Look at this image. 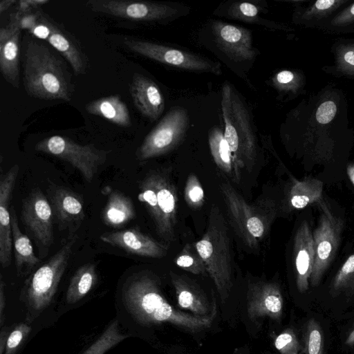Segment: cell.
<instances>
[{
    "label": "cell",
    "instance_id": "cell-26",
    "mask_svg": "<svg viewBox=\"0 0 354 354\" xmlns=\"http://www.w3.org/2000/svg\"><path fill=\"white\" fill-rule=\"evenodd\" d=\"M88 113L104 118L122 127L131 124L129 109L122 100L115 95L102 97L86 105Z\"/></svg>",
    "mask_w": 354,
    "mask_h": 354
},
{
    "label": "cell",
    "instance_id": "cell-30",
    "mask_svg": "<svg viewBox=\"0 0 354 354\" xmlns=\"http://www.w3.org/2000/svg\"><path fill=\"white\" fill-rule=\"evenodd\" d=\"M301 354H324V339L322 328L314 318L304 324L301 337Z\"/></svg>",
    "mask_w": 354,
    "mask_h": 354
},
{
    "label": "cell",
    "instance_id": "cell-19",
    "mask_svg": "<svg viewBox=\"0 0 354 354\" xmlns=\"http://www.w3.org/2000/svg\"><path fill=\"white\" fill-rule=\"evenodd\" d=\"M22 15L17 12L10 15V23L0 29V69L4 79L15 88L19 86V21Z\"/></svg>",
    "mask_w": 354,
    "mask_h": 354
},
{
    "label": "cell",
    "instance_id": "cell-45",
    "mask_svg": "<svg viewBox=\"0 0 354 354\" xmlns=\"http://www.w3.org/2000/svg\"><path fill=\"white\" fill-rule=\"evenodd\" d=\"M8 334L7 328L2 329L0 335V354H3Z\"/></svg>",
    "mask_w": 354,
    "mask_h": 354
},
{
    "label": "cell",
    "instance_id": "cell-38",
    "mask_svg": "<svg viewBox=\"0 0 354 354\" xmlns=\"http://www.w3.org/2000/svg\"><path fill=\"white\" fill-rule=\"evenodd\" d=\"M337 106L333 101H326L321 104L316 112V119L321 124H327L335 115Z\"/></svg>",
    "mask_w": 354,
    "mask_h": 354
},
{
    "label": "cell",
    "instance_id": "cell-34",
    "mask_svg": "<svg viewBox=\"0 0 354 354\" xmlns=\"http://www.w3.org/2000/svg\"><path fill=\"white\" fill-rule=\"evenodd\" d=\"M274 345L281 354H301V341L292 328H288L277 335Z\"/></svg>",
    "mask_w": 354,
    "mask_h": 354
},
{
    "label": "cell",
    "instance_id": "cell-1",
    "mask_svg": "<svg viewBox=\"0 0 354 354\" xmlns=\"http://www.w3.org/2000/svg\"><path fill=\"white\" fill-rule=\"evenodd\" d=\"M123 299L129 312L142 324L168 323L194 332L210 326L216 312L198 317L176 309L165 299L155 278L144 272L128 279L124 285Z\"/></svg>",
    "mask_w": 354,
    "mask_h": 354
},
{
    "label": "cell",
    "instance_id": "cell-40",
    "mask_svg": "<svg viewBox=\"0 0 354 354\" xmlns=\"http://www.w3.org/2000/svg\"><path fill=\"white\" fill-rule=\"evenodd\" d=\"M294 79V75L291 71H282L275 76L276 82L279 84H288Z\"/></svg>",
    "mask_w": 354,
    "mask_h": 354
},
{
    "label": "cell",
    "instance_id": "cell-17",
    "mask_svg": "<svg viewBox=\"0 0 354 354\" xmlns=\"http://www.w3.org/2000/svg\"><path fill=\"white\" fill-rule=\"evenodd\" d=\"M247 308L248 316L253 321L267 317L279 322L283 310V298L279 286L266 281L250 283Z\"/></svg>",
    "mask_w": 354,
    "mask_h": 354
},
{
    "label": "cell",
    "instance_id": "cell-47",
    "mask_svg": "<svg viewBox=\"0 0 354 354\" xmlns=\"http://www.w3.org/2000/svg\"><path fill=\"white\" fill-rule=\"evenodd\" d=\"M32 8H38L49 2L48 0H28Z\"/></svg>",
    "mask_w": 354,
    "mask_h": 354
},
{
    "label": "cell",
    "instance_id": "cell-46",
    "mask_svg": "<svg viewBox=\"0 0 354 354\" xmlns=\"http://www.w3.org/2000/svg\"><path fill=\"white\" fill-rule=\"evenodd\" d=\"M16 2L15 0H3L0 3V13L3 12L6 10L10 6Z\"/></svg>",
    "mask_w": 354,
    "mask_h": 354
},
{
    "label": "cell",
    "instance_id": "cell-10",
    "mask_svg": "<svg viewBox=\"0 0 354 354\" xmlns=\"http://www.w3.org/2000/svg\"><path fill=\"white\" fill-rule=\"evenodd\" d=\"M188 124L186 109H171L145 137L136 151L137 158L146 160L170 151L185 136Z\"/></svg>",
    "mask_w": 354,
    "mask_h": 354
},
{
    "label": "cell",
    "instance_id": "cell-42",
    "mask_svg": "<svg viewBox=\"0 0 354 354\" xmlns=\"http://www.w3.org/2000/svg\"><path fill=\"white\" fill-rule=\"evenodd\" d=\"M17 12L21 15H24L28 14V12L30 11L32 7L28 3V0H21L19 2Z\"/></svg>",
    "mask_w": 354,
    "mask_h": 354
},
{
    "label": "cell",
    "instance_id": "cell-23",
    "mask_svg": "<svg viewBox=\"0 0 354 354\" xmlns=\"http://www.w3.org/2000/svg\"><path fill=\"white\" fill-rule=\"evenodd\" d=\"M178 306L198 317H207L216 312L215 300L209 304L201 288L185 276L170 272Z\"/></svg>",
    "mask_w": 354,
    "mask_h": 354
},
{
    "label": "cell",
    "instance_id": "cell-12",
    "mask_svg": "<svg viewBox=\"0 0 354 354\" xmlns=\"http://www.w3.org/2000/svg\"><path fill=\"white\" fill-rule=\"evenodd\" d=\"M86 5L94 12L136 21L162 20L179 12L174 6L149 1L89 0Z\"/></svg>",
    "mask_w": 354,
    "mask_h": 354
},
{
    "label": "cell",
    "instance_id": "cell-9",
    "mask_svg": "<svg viewBox=\"0 0 354 354\" xmlns=\"http://www.w3.org/2000/svg\"><path fill=\"white\" fill-rule=\"evenodd\" d=\"M320 214L313 236L315 261L310 279V285L317 286L337 251L344 227L342 218L335 216L324 201L318 202Z\"/></svg>",
    "mask_w": 354,
    "mask_h": 354
},
{
    "label": "cell",
    "instance_id": "cell-6",
    "mask_svg": "<svg viewBox=\"0 0 354 354\" xmlns=\"http://www.w3.org/2000/svg\"><path fill=\"white\" fill-rule=\"evenodd\" d=\"M138 200L149 212L158 236L166 242L175 240L178 198L175 186L162 173L151 171L139 185Z\"/></svg>",
    "mask_w": 354,
    "mask_h": 354
},
{
    "label": "cell",
    "instance_id": "cell-48",
    "mask_svg": "<svg viewBox=\"0 0 354 354\" xmlns=\"http://www.w3.org/2000/svg\"><path fill=\"white\" fill-rule=\"evenodd\" d=\"M344 58L347 63L354 66V50L348 51Z\"/></svg>",
    "mask_w": 354,
    "mask_h": 354
},
{
    "label": "cell",
    "instance_id": "cell-36",
    "mask_svg": "<svg viewBox=\"0 0 354 354\" xmlns=\"http://www.w3.org/2000/svg\"><path fill=\"white\" fill-rule=\"evenodd\" d=\"M30 330V326L24 323L15 326L8 334L3 354H15Z\"/></svg>",
    "mask_w": 354,
    "mask_h": 354
},
{
    "label": "cell",
    "instance_id": "cell-15",
    "mask_svg": "<svg viewBox=\"0 0 354 354\" xmlns=\"http://www.w3.org/2000/svg\"><path fill=\"white\" fill-rule=\"evenodd\" d=\"M29 32L46 41L69 62L76 75L85 73L86 61L83 53L66 33L64 32L45 14L38 12V19Z\"/></svg>",
    "mask_w": 354,
    "mask_h": 354
},
{
    "label": "cell",
    "instance_id": "cell-2",
    "mask_svg": "<svg viewBox=\"0 0 354 354\" xmlns=\"http://www.w3.org/2000/svg\"><path fill=\"white\" fill-rule=\"evenodd\" d=\"M26 93L44 100L70 101L73 93L71 77L60 57L44 44L29 39L24 56Z\"/></svg>",
    "mask_w": 354,
    "mask_h": 354
},
{
    "label": "cell",
    "instance_id": "cell-50",
    "mask_svg": "<svg viewBox=\"0 0 354 354\" xmlns=\"http://www.w3.org/2000/svg\"><path fill=\"white\" fill-rule=\"evenodd\" d=\"M351 13L354 15V4L352 6L351 8Z\"/></svg>",
    "mask_w": 354,
    "mask_h": 354
},
{
    "label": "cell",
    "instance_id": "cell-3",
    "mask_svg": "<svg viewBox=\"0 0 354 354\" xmlns=\"http://www.w3.org/2000/svg\"><path fill=\"white\" fill-rule=\"evenodd\" d=\"M220 189L234 231L246 246L257 248L276 217V203L263 198L250 203L228 182H222Z\"/></svg>",
    "mask_w": 354,
    "mask_h": 354
},
{
    "label": "cell",
    "instance_id": "cell-11",
    "mask_svg": "<svg viewBox=\"0 0 354 354\" xmlns=\"http://www.w3.org/2000/svg\"><path fill=\"white\" fill-rule=\"evenodd\" d=\"M124 45L131 51L160 63L185 70L221 75L219 63L180 49L126 37Z\"/></svg>",
    "mask_w": 354,
    "mask_h": 354
},
{
    "label": "cell",
    "instance_id": "cell-5",
    "mask_svg": "<svg viewBox=\"0 0 354 354\" xmlns=\"http://www.w3.org/2000/svg\"><path fill=\"white\" fill-rule=\"evenodd\" d=\"M194 245L225 302L232 287V256L227 227L216 205L211 207L205 233Z\"/></svg>",
    "mask_w": 354,
    "mask_h": 354
},
{
    "label": "cell",
    "instance_id": "cell-14",
    "mask_svg": "<svg viewBox=\"0 0 354 354\" xmlns=\"http://www.w3.org/2000/svg\"><path fill=\"white\" fill-rule=\"evenodd\" d=\"M47 194L59 229L67 230L70 236L75 235L85 217L82 196L69 188L51 182Z\"/></svg>",
    "mask_w": 354,
    "mask_h": 354
},
{
    "label": "cell",
    "instance_id": "cell-28",
    "mask_svg": "<svg viewBox=\"0 0 354 354\" xmlns=\"http://www.w3.org/2000/svg\"><path fill=\"white\" fill-rule=\"evenodd\" d=\"M323 182L313 178L295 180L289 192V202L295 209H302L322 200Z\"/></svg>",
    "mask_w": 354,
    "mask_h": 354
},
{
    "label": "cell",
    "instance_id": "cell-33",
    "mask_svg": "<svg viewBox=\"0 0 354 354\" xmlns=\"http://www.w3.org/2000/svg\"><path fill=\"white\" fill-rule=\"evenodd\" d=\"M175 263L180 268L194 274L207 273L205 263L193 244L187 243L183 247Z\"/></svg>",
    "mask_w": 354,
    "mask_h": 354
},
{
    "label": "cell",
    "instance_id": "cell-27",
    "mask_svg": "<svg viewBox=\"0 0 354 354\" xmlns=\"http://www.w3.org/2000/svg\"><path fill=\"white\" fill-rule=\"evenodd\" d=\"M209 145L213 159L217 167L236 183L240 180L229 146L221 128H212L209 133Z\"/></svg>",
    "mask_w": 354,
    "mask_h": 354
},
{
    "label": "cell",
    "instance_id": "cell-16",
    "mask_svg": "<svg viewBox=\"0 0 354 354\" xmlns=\"http://www.w3.org/2000/svg\"><path fill=\"white\" fill-rule=\"evenodd\" d=\"M211 28L217 46L231 59L244 62L256 57L257 50L248 29L216 20L211 22Z\"/></svg>",
    "mask_w": 354,
    "mask_h": 354
},
{
    "label": "cell",
    "instance_id": "cell-39",
    "mask_svg": "<svg viewBox=\"0 0 354 354\" xmlns=\"http://www.w3.org/2000/svg\"><path fill=\"white\" fill-rule=\"evenodd\" d=\"M37 19L38 12L35 14H26L23 15L19 21V25L21 30L26 29L29 31L35 26Z\"/></svg>",
    "mask_w": 354,
    "mask_h": 354
},
{
    "label": "cell",
    "instance_id": "cell-20",
    "mask_svg": "<svg viewBox=\"0 0 354 354\" xmlns=\"http://www.w3.org/2000/svg\"><path fill=\"white\" fill-rule=\"evenodd\" d=\"M19 165H14L0 178V263L8 267L12 259V237L9 203L19 172Z\"/></svg>",
    "mask_w": 354,
    "mask_h": 354
},
{
    "label": "cell",
    "instance_id": "cell-35",
    "mask_svg": "<svg viewBox=\"0 0 354 354\" xmlns=\"http://www.w3.org/2000/svg\"><path fill=\"white\" fill-rule=\"evenodd\" d=\"M184 197L187 204L192 209H199L204 204V190L198 177L194 174H190L187 178Z\"/></svg>",
    "mask_w": 354,
    "mask_h": 354
},
{
    "label": "cell",
    "instance_id": "cell-24",
    "mask_svg": "<svg viewBox=\"0 0 354 354\" xmlns=\"http://www.w3.org/2000/svg\"><path fill=\"white\" fill-rule=\"evenodd\" d=\"M10 210L15 266L17 273L24 275L38 265L40 263V259L35 254L29 238L23 234L19 228L14 206L12 205Z\"/></svg>",
    "mask_w": 354,
    "mask_h": 354
},
{
    "label": "cell",
    "instance_id": "cell-43",
    "mask_svg": "<svg viewBox=\"0 0 354 354\" xmlns=\"http://www.w3.org/2000/svg\"><path fill=\"white\" fill-rule=\"evenodd\" d=\"M344 345L346 348H354V327L346 335Z\"/></svg>",
    "mask_w": 354,
    "mask_h": 354
},
{
    "label": "cell",
    "instance_id": "cell-29",
    "mask_svg": "<svg viewBox=\"0 0 354 354\" xmlns=\"http://www.w3.org/2000/svg\"><path fill=\"white\" fill-rule=\"evenodd\" d=\"M96 281L94 263H88L80 267L71 279L66 292L67 303L73 304L82 299L91 291Z\"/></svg>",
    "mask_w": 354,
    "mask_h": 354
},
{
    "label": "cell",
    "instance_id": "cell-32",
    "mask_svg": "<svg viewBox=\"0 0 354 354\" xmlns=\"http://www.w3.org/2000/svg\"><path fill=\"white\" fill-rule=\"evenodd\" d=\"M127 337L120 333L118 322L115 320L83 354H104Z\"/></svg>",
    "mask_w": 354,
    "mask_h": 354
},
{
    "label": "cell",
    "instance_id": "cell-44",
    "mask_svg": "<svg viewBox=\"0 0 354 354\" xmlns=\"http://www.w3.org/2000/svg\"><path fill=\"white\" fill-rule=\"evenodd\" d=\"M335 2V0H319L315 2V6L319 10H326L330 8Z\"/></svg>",
    "mask_w": 354,
    "mask_h": 354
},
{
    "label": "cell",
    "instance_id": "cell-18",
    "mask_svg": "<svg viewBox=\"0 0 354 354\" xmlns=\"http://www.w3.org/2000/svg\"><path fill=\"white\" fill-rule=\"evenodd\" d=\"M100 238L103 242L121 248L127 253L144 257L162 258L167 255L169 250L167 245L136 228L105 232Z\"/></svg>",
    "mask_w": 354,
    "mask_h": 354
},
{
    "label": "cell",
    "instance_id": "cell-4",
    "mask_svg": "<svg viewBox=\"0 0 354 354\" xmlns=\"http://www.w3.org/2000/svg\"><path fill=\"white\" fill-rule=\"evenodd\" d=\"M221 109L224 137L238 176L241 169L250 172L257 160V140L249 113L236 91L225 82L222 88Z\"/></svg>",
    "mask_w": 354,
    "mask_h": 354
},
{
    "label": "cell",
    "instance_id": "cell-13",
    "mask_svg": "<svg viewBox=\"0 0 354 354\" xmlns=\"http://www.w3.org/2000/svg\"><path fill=\"white\" fill-rule=\"evenodd\" d=\"M21 218L40 245H52L53 214L49 201L39 187L32 189L24 200Z\"/></svg>",
    "mask_w": 354,
    "mask_h": 354
},
{
    "label": "cell",
    "instance_id": "cell-7",
    "mask_svg": "<svg viewBox=\"0 0 354 354\" xmlns=\"http://www.w3.org/2000/svg\"><path fill=\"white\" fill-rule=\"evenodd\" d=\"M77 239V234L70 236L62 247L26 281L23 295L32 319L51 302Z\"/></svg>",
    "mask_w": 354,
    "mask_h": 354
},
{
    "label": "cell",
    "instance_id": "cell-8",
    "mask_svg": "<svg viewBox=\"0 0 354 354\" xmlns=\"http://www.w3.org/2000/svg\"><path fill=\"white\" fill-rule=\"evenodd\" d=\"M35 150L63 160L91 182L106 160L108 151L93 145H82L67 137L53 136L39 141Z\"/></svg>",
    "mask_w": 354,
    "mask_h": 354
},
{
    "label": "cell",
    "instance_id": "cell-49",
    "mask_svg": "<svg viewBox=\"0 0 354 354\" xmlns=\"http://www.w3.org/2000/svg\"><path fill=\"white\" fill-rule=\"evenodd\" d=\"M347 173H348V176L350 178V180L354 185V165H350L348 167Z\"/></svg>",
    "mask_w": 354,
    "mask_h": 354
},
{
    "label": "cell",
    "instance_id": "cell-22",
    "mask_svg": "<svg viewBox=\"0 0 354 354\" xmlns=\"http://www.w3.org/2000/svg\"><path fill=\"white\" fill-rule=\"evenodd\" d=\"M131 95L137 109L151 121L156 120L165 108L164 97L157 84L149 78L135 74L130 84Z\"/></svg>",
    "mask_w": 354,
    "mask_h": 354
},
{
    "label": "cell",
    "instance_id": "cell-37",
    "mask_svg": "<svg viewBox=\"0 0 354 354\" xmlns=\"http://www.w3.org/2000/svg\"><path fill=\"white\" fill-rule=\"evenodd\" d=\"M259 10L257 6L249 2H241L232 6L229 12L236 18L252 21L258 15Z\"/></svg>",
    "mask_w": 354,
    "mask_h": 354
},
{
    "label": "cell",
    "instance_id": "cell-21",
    "mask_svg": "<svg viewBox=\"0 0 354 354\" xmlns=\"http://www.w3.org/2000/svg\"><path fill=\"white\" fill-rule=\"evenodd\" d=\"M293 246L297 288L305 292L309 287L315 254L313 233L306 221L298 227Z\"/></svg>",
    "mask_w": 354,
    "mask_h": 354
},
{
    "label": "cell",
    "instance_id": "cell-51",
    "mask_svg": "<svg viewBox=\"0 0 354 354\" xmlns=\"http://www.w3.org/2000/svg\"><path fill=\"white\" fill-rule=\"evenodd\" d=\"M237 354H243V353H237Z\"/></svg>",
    "mask_w": 354,
    "mask_h": 354
},
{
    "label": "cell",
    "instance_id": "cell-31",
    "mask_svg": "<svg viewBox=\"0 0 354 354\" xmlns=\"http://www.w3.org/2000/svg\"><path fill=\"white\" fill-rule=\"evenodd\" d=\"M330 292L333 296L354 295V254L347 258L334 277Z\"/></svg>",
    "mask_w": 354,
    "mask_h": 354
},
{
    "label": "cell",
    "instance_id": "cell-25",
    "mask_svg": "<svg viewBox=\"0 0 354 354\" xmlns=\"http://www.w3.org/2000/svg\"><path fill=\"white\" fill-rule=\"evenodd\" d=\"M135 216V207L129 196L119 190H113L109 193L102 214L105 225L115 228L120 227Z\"/></svg>",
    "mask_w": 354,
    "mask_h": 354
},
{
    "label": "cell",
    "instance_id": "cell-41",
    "mask_svg": "<svg viewBox=\"0 0 354 354\" xmlns=\"http://www.w3.org/2000/svg\"><path fill=\"white\" fill-rule=\"evenodd\" d=\"M4 282L3 280L2 275H0V322L1 326H2L3 322V310L5 307V296H4Z\"/></svg>",
    "mask_w": 354,
    "mask_h": 354
}]
</instances>
